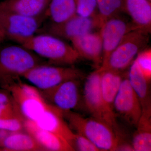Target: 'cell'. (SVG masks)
<instances>
[{"label":"cell","mask_w":151,"mask_h":151,"mask_svg":"<svg viewBox=\"0 0 151 151\" xmlns=\"http://www.w3.org/2000/svg\"><path fill=\"white\" fill-rule=\"evenodd\" d=\"M71 129L92 142L100 151H116L120 137L108 124L93 118H85L71 111H63Z\"/></svg>","instance_id":"1"},{"label":"cell","mask_w":151,"mask_h":151,"mask_svg":"<svg viewBox=\"0 0 151 151\" xmlns=\"http://www.w3.org/2000/svg\"><path fill=\"white\" fill-rule=\"evenodd\" d=\"M43 63L41 58L21 45L0 46V82L6 86Z\"/></svg>","instance_id":"2"},{"label":"cell","mask_w":151,"mask_h":151,"mask_svg":"<svg viewBox=\"0 0 151 151\" xmlns=\"http://www.w3.org/2000/svg\"><path fill=\"white\" fill-rule=\"evenodd\" d=\"M20 45L55 65H72L81 58L72 45L47 33L36 34Z\"/></svg>","instance_id":"3"},{"label":"cell","mask_w":151,"mask_h":151,"mask_svg":"<svg viewBox=\"0 0 151 151\" xmlns=\"http://www.w3.org/2000/svg\"><path fill=\"white\" fill-rule=\"evenodd\" d=\"M150 33L140 29L128 32L110 55L105 65L97 70L100 72L109 70L120 72L131 65L138 53L147 47Z\"/></svg>","instance_id":"4"},{"label":"cell","mask_w":151,"mask_h":151,"mask_svg":"<svg viewBox=\"0 0 151 151\" xmlns=\"http://www.w3.org/2000/svg\"><path fill=\"white\" fill-rule=\"evenodd\" d=\"M100 75L96 69L86 78L83 89V105L92 117L108 124L119 136L116 113L107 106L102 96Z\"/></svg>","instance_id":"5"},{"label":"cell","mask_w":151,"mask_h":151,"mask_svg":"<svg viewBox=\"0 0 151 151\" xmlns=\"http://www.w3.org/2000/svg\"><path fill=\"white\" fill-rule=\"evenodd\" d=\"M46 15L38 17L27 16L0 8V27L6 39L21 44L36 34Z\"/></svg>","instance_id":"6"},{"label":"cell","mask_w":151,"mask_h":151,"mask_svg":"<svg viewBox=\"0 0 151 151\" xmlns=\"http://www.w3.org/2000/svg\"><path fill=\"white\" fill-rule=\"evenodd\" d=\"M18 80L6 85L25 119L35 121L53 107L46 102L39 90Z\"/></svg>","instance_id":"7"},{"label":"cell","mask_w":151,"mask_h":151,"mask_svg":"<svg viewBox=\"0 0 151 151\" xmlns=\"http://www.w3.org/2000/svg\"><path fill=\"white\" fill-rule=\"evenodd\" d=\"M85 74L78 68L41 64L36 65L22 77L39 90L50 89L63 82L73 79H82Z\"/></svg>","instance_id":"8"},{"label":"cell","mask_w":151,"mask_h":151,"mask_svg":"<svg viewBox=\"0 0 151 151\" xmlns=\"http://www.w3.org/2000/svg\"><path fill=\"white\" fill-rule=\"evenodd\" d=\"M79 80L70 79L50 89L38 90L50 105L62 111H71L81 105Z\"/></svg>","instance_id":"9"},{"label":"cell","mask_w":151,"mask_h":151,"mask_svg":"<svg viewBox=\"0 0 151 151\" xmlns=\"http://www.w3.org/2000/svg\"><path fill=\"white\" fill-rule=\"evenodd\" d=\"M102 26L97 15L95 17H86L76 14L65 22L58 24L51 23L47 27V33L60 38L71 40L73 39L92 32Z\"/></svg>","instance_id":"10"},{"label":"cell","mask_w":151,"mask_h":151,"mask_svg":"<svg viewBox=\"0 0 151 151\" xmlns=\"http://www.w3.org/2000/svg\"><path fill=\"white\" fill-rule=\"evenodd\" d=\"M137 28L132 22L117 15L108 19L99 30L103 43V61L100 66L105 65L110 55L116 48L128 32Z\"/></svg>","instance_id":"11"},{"label":"cell","mask_w":151,"mask_h":151,"mask_svg":"<svg viewBox=\"0 0 151 151\" xmlns=\"http://www.w3.org/2000/svg\"><path fill=\"white\" fill-rule=\"evenodd\" d=\"M113 108L128 124L136 127L142 114V106L128 78L122 79Z\"/></svg>","instance_id":"12"},{"label":"cell","mask_w":151,"mask_h":151,"mask_svg":"<svg viewBox=\"0 0 151 151\" xmlns=\"http://www.w3.org/2000/svg\"><path fill=\"white\" fill-rule=\"evenodd\" d=\"M70 41L81 58L91 61L96 69L100 67L103 61V48L99 32L85 34Z\"/></svg>","instance_id":"13"},{"label":"cell","mask_w":151,"mask_h":151,"mask_svg":"<svg viewBox=\"0 0 151 151\" xmlns=\"http://www.w3.org/2000/svg\"><path fill=\"white\" fill-rule=\"evenodd\" d=\"M24 128V131L30 135L46 151H74L65 139L40 128L34 121L25 119Z\"/></svg>","instance_id":"14"},{"label":"cell","mask_w":151,"mask_h":151,"mask_svg":"<svg viewBox=\"0 0 151 151\" xmlns=\"http://www.w3.org/2000/svg\"><path fill=\"white\" fill-rule=\"evenodd\" d=\"M35 122L40 128L63 138L72 147L75 134L64 120L62 110L53 106L44 112Z\"/></svg>","instance_id":"15"},{"label":"cell","mask_w":151,"mask_h":151,"mask_svg":"<svg viewBox=\"0 0 151 151\" xmlns=\"http://www.w3.org/2000/svg\"><path fill=\"white\" fill-rule=\"evenodd\" d=\"M124 11L138 29L150 33L151 5L149 0H124Z\"/></svg>","instance_id":"16"},{"label":"cell","mask_w":151,"mask_h":151,"mask_svg":"<svg viewBox=\"0 0 151 151\" xmlns=\"http://www.w3.org/2000/svg\"><path fill=\"white\" fill-rule=\"evenodd\" d=\"M50 0H2L0 8L27 16L38 17L45 14Z\"/></svg>","instance_id":"17"},{"label":"cell","mask_w":151,"mask_h":151,"mask_svg":"<svg viewBox=\"0 0 151 151\" xmlns=\"http://www.w3.org/2000/svg\"><path fill=\"white\" fill-rule=\"evenodd\" d=\"M130 65L128 79L140 100L142 110L151 108L150 82L142 73L135 60Z\"/></svg>","instance_id":"18"},{"label":"cell","mask_w":151,"mask_h":151,"mask_svg":"<svg viewBox=\"0 0 151 151\" xmlns=\"http://www.w3.org/2000/svg\"><path fill=\"white\" fill-rule=\"evenodd\" d=\"M136 128L132 144L134 151H151V108L142 110Z\"/></svg>","instance_id":"19"},{"label":"cell","mask_w":151,"mask_h":151,"mask_svg":"<svg viewBox=\"0 0 151 151\" xmlns=\"http://www.w3.org/2000/svg\"><path fill=\"white\" fill-rule=\"evenodd\" d=\"M1 147L5 151H46L28 133L23 131L11 132L3 141Z\"/></svg>","instance_id":"20"},{"label":"cell","mask_w":151,"mask_h":151,"mask_svg":"<svg viewBox=\"0 0 151 151\" xmlns=\"http://www.w3.org/2000/svg\"><path fill=\"white\" fill-rule=\"evenodd\" d=\"M100 72V88L103 100L110 110L115 112L113 108L114 100L123 78L120 72L109 70Z\"/></svg>","instance_id":"21"},{"label":"cell","mask_w":151,"mask_h":151,"mask_svg":"<svg viewBox=\"0 0 151 151\" xmlns=\"http://www.w3.org/2000/svg\"><path fill=\"white\" fill-rule=\"evenodd\" d=\"M45 13L52 23L65 22L76 14L75 1L50 0Z\"/></svg>","instance_id":"22"},{"label":"cell","mask_w":151,"mask_h":151,"mask_svg":"<svg viewBox=\"0 0 151 151\" xmlns=\"http://www.w3.org/2000/svg\"><path fill=\"white\" fill-rule=\"evenodd\" d=\"M97 16L101 24L124 11V0H97Z\"/></svg>","instance_id":"23"},{"label":"cell","mask_w":151,"mask_h":151,"mask_svg":"<svg viewBox=\"0 0 151 151\" xmlns=\"http://www.w3.org/2000/svg\"><path fill=\"white\" fill-rule=\"evenodd\" d=\"M13 117L24 118L8 90H0V119Z\"/></svg>","instance_id":"24"},{"label":"cell","mask_w":151,"mask_h":151,"mask_svg":"<svg viewBox=\"0 0 151 151\" xmlns=\"http://www.w3.org/2000/svg\"><path fill=\"white\" fill-rule=\"evenodd\" d=\"M135 61L147 80L150 82L151 79V50L150 48L145 49L138 53Z\"/></svg>","instance_id":"25"},{"label":"cell","mask_w":151,"mask_h":151,"mask_svg":"<svg viewBox=\"0 0 151 151\" xmlns=\"http://www.w3.org/2000/svg\"><path fill=\"white\" fill-rule=\"evenodd\" d=\"M74 1L77 14L86 17H92L97 15V0Z\"/></svg>","instance_id":"26"},{"label":"cell","mask_w":151,"mask_h":151,"mask_svg":"<svg viewBox=\"0 0 151 151\" xmlns=\"http://www.w3.org/2000/svg\"><path fill=\"white\" fill-rule=\"evenodd\" d=\"M75 137L72 143L74 151H100V150L86 137L78 133H75Z\"/></svg>","instance_id":"27"},{"label":"cell","mask_w":151,"mask_h":151,"mask_svg":"<svg viewBox=\"0 0 151 151\" xmlns=\"http://www.w3.org/2000/svg\"><path fill=\"white\" fill-rule=\"evenodd\" d=\"M24 120L20 117L0 119V129L12 132L23 131Z\"/></svg>","instance_id":"28"},{"label":"cell","mask_w":151,"mask_h":151,"mask_svg":"<svg viewBox=\"0 0 151 151\" xmlns=\"http://www.w3.org/2000/svg\"><path fill=\"white\" fill-rule=\"evenodd\" d=\"M116 151H134L132 145L127 144V143H122V141L119 142L117 146Z\"/></svg>","instance_id":"29"},{"label":"cell","mask_w":151,"mask_h":151,"mask_svg":"<svg viewBox=\"0 0 151 151\" xmlns=\"http://www.w3.org/2000/svg\"><path fill=\"white\" fill-rule=\"evenodd\" d=\"M7 130L1 129H0V147L1 146L3 141L6 139V138L11 133Z\"/></svg>","instance_id":"30"},{"label":"cell","mask_w":151,"mask_h":151,"mask_svg":"<svg viewBox=\"0 0 151 151\" xmlns=\"http://www.w3.org/2000/svg\"><path fill=\"white\" fill-rule=\"evenodd\" d=\"M6 39L5 36L4 35L2 30L0 27V45Z\"/></svg>","instance_id":"31"},{"label":"cell","mask_w":151,"mask_h":151,"mask_svg":"<svg viewBox=\"0 0 151 151\" xmlns=\"http://www.w3.org/2000/svg\"><path fill=\"white\" fill-rule=\"evenodd\" d=\"M149 1H151V0H149Z\"/></svg>","instance_id":"32"}]
</instances>
